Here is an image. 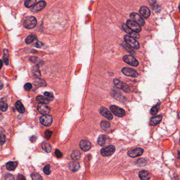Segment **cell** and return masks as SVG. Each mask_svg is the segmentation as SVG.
I'll list each match as a JSON object with an SVG mask.
<instances>
[{
  "label": "cell",
  "mask_w": 180,
  "mask_h": 180,
  "mask_svg": "<svg viewBox=\"0 0 180 180\" xmlns=\"http://www.w3.org/2000/svg\"><path fill=\"white\" fill-rule=\"evenodd\" d=\"M34 83L39 87H45L46 83L45 81L40 78H37L34 81Z\"/></svg>",
  "instance_id": "cell-28"
},
{
  "label": "cell",
  "mask_w": 180,
  "mask_h": 180,
  "mask_svg": "<svg viewBox=\"0 0 180 180\" xmlns=\"http://www.w3.org/2000/svg\"><path fill=\"white\" fill-rule=\"evenodd\" d=\"M100 125H101V127L102 128V129L107 130V129H108L110 127L111 124L109 122H107L105 121H103L101 122Z\"/></svg>",
  "instance_id": "cell-32"
},
{
  "label": "cell",
  "mask_w": 180,
  "mask_h": 180,
  "mask_svg": "<svg viewBox=\"0 0 180 180\" xmlns=\"http://www.w3.org/2000/svg\"><path fill=\"white\" fill-rule=\"evenodd\" d=\"M123 60L126 63L134 66H137L139 65V62L138 61L134 58V56H133L132 55H125L123 58Z\"/></svg>",
  "instance_id": "cell-3"
},
{
  "label": "cell",
  "mask_w": 180,
  "mask_h": 180,
  "mask_svg": "<svg viewBox=\"0 0 180 180\" xmlns=\"http://www.w3.org/2000/svg\"><path fill=\"white\" fill-rule=\"evenodd\" d=\"M40 121L42 125L45 126H49L51 125L52 123L53 118L50 115H43L40 117Z\"/></svg>",
  "instance_id": "cell-6"
},
{
  "label": "cell",
  "mask_w": 180,
  "mask_h": 180,
  "mask_svg": "<svg viewBox=\"0 0 180 180\" xmlns=\"http://www.w3.org/2000/svg\"><path fill=\"white\" fill-rule=\"evenodd\" d=\"M3 60H4V62L5 63V64L6 65H8V59L7 58L6 56H4V57H3Z\"/></svg>",
  "instance_id": "cell-46"
},
{
  "label": "cell",
  "mask_w": 180,
  "mask_h": 180,
  "mask_svg": "<svg viewBox=\"0 0 180 180\" xmlns=\"http://www.w3.org/2000/svg\"><path fill=\"white\" fill-rule=\"evenodd\" d=\"M99 112L102 116L108 120H111L113 118L112 113L105 107H101L99 109Z\"/></svg>",
  "instance_id": "cell-14"
},
{
  "label": "cell",
  "mask_w": 180,
  "mask_h": 180,
  "mask_svg": "<svg viewBox=\"0 0 180 180\" xmlns=\"http://www.w3.org/2000/svg\"><path fill=\"white\" fill-rule=\"evenodd\" d=\"M3 66V62L1 60H0V69H1Z\"/></svg>",
  "instance_id": "cell-49"
},
{
  "label": "cell",
  "mask_w": 180,
  "mask_h": 180,
  "mask_svg": "<svg viewBox=\"0 0 180 180\" xmlns=\"http://www.w3.org/2000/svg\"><path fill=\"white\" fill-rule=\"evenodd\" d=\"M17 165V162H8L6 164L7 170L8 171H13L15 169Z\"/></svg>",
  "instance_id": "cell-23"
},
{
  "label": "cell",
  "mask_w": 180,
  "mask_h": 180,
  "mask_svg": "<svg viewBox=\"0 0 180 180\" xmlns=\"http://www.w3.org/2000/svg\"><path fill=\"white\" fill-rule=\"evenodd\" d=\"M80 147L83 151H88L91 147V144L90 142L86 140H82L80 143Z\"/></svg>",
  "instance_id": "cell-16"
},
{
  "label": "cell",
  "mask_w": 180,
  "mask_h": 180,
  "mask_svg": "<svg viewBox=\"0 0 180 180\" xmlns=\"http://www.w3.org/2000/svg\"><path fill=\"white\" fill-rule=\"evenodd\" d=\"M36 0H25L24 2V5L26 7L30 8L35 5Z\"/></svg>",
  "instance_id": "cell-29"
},
{
  "label": "cell",
  "mask_w": 180,
  "mask_h": 180,
  "mask_svg": "<svg viewBox=\"0 0 180 180\" xmlns=\"http://www.w3.org/2000/svg\"><path fill=\"white\" fill-rule=\"evenodd\" d=\"M8 108V105L7 104L3 101L0 102V110L2 111H6Z\"/></svg>",
  "instance_id": "cell-35"
},
{
  "label": "cell",
  "mask_w": 180,
  "mask_h": 180,
  "mask_svg": "<svg viewBox=\"0 0 180 180\" xmlns=\"http://www.w3.org/2000/svg\"><path fill=\"white\" fill-rule=\"evenodd\" d=\"M37 23L36 19L34 16H28L25 18L24 21V26L27 29H31L34 28Z\"/></svg>",
  "instance_id": "cell-2"
},
{
  "label": "cell",
  "mask_w": 180,
  "mask_h": 180,
  "mask_svg": "<svg viewBox=\"0 0 180 180\" xmlns=\"http://www.w3.org/2000/svg\"><path fill=\"white\" fill-rule=\"evenodd\" d=\"M115 151V147L113 145H109L102 148L101 150V154L103 156H108L112 155Z\"/></svg>",
  "instance_id": "cell-5"
},
{
  "label": "cell",
  "mask_w": 180,
  "mask_h": 180,
  "mask_svg": "<svg viewBox=\"0 0 180 180\" xmlns=\"http://www.w3.org/2000/svg\"><path fill=\"white\" fill-rule=\"evenodd\" d=\"M124 40L125 42L129 45H130L132 48L135 50H138L140 48V44L134 38L128 35H125L124 36Z\"/></svg>",
  "instance_id": "cell-1"
},
{
  "label": "cell",
  "mask_w": 180,
  "mask_h": 180,
  "mask_svg": "<svg viewBox=\"0 0 180 180\" xmlns=\"http://www.w3.org/2000/svg\"><path fill=\"white\" fill-rule=\"evenodd\" d=\"M17 180H25V177L22 174H19L17 177Z\"/></svg>",
  "instance_id": "cell-45"
},
{
  "label": "cell",
  "mask_w": 180,
  "mask_h": 180,
  "mask_svg": "<svg viewBox=\"0 0 180 180\" xmlns=\"http://www.w3.org/2000/svg\"><path fill=\"white\" fill-rule=\"evenodd\" d=\"M46 3L44 1H40L36 4L35 5L33 6L32 8L31 9V11L33 12H37L41 11L46 6Z\"/></svg>",
  "instance_id": "cell-15"
},
{
  "label": "cell",
  "mask_w": 180,
  "mask_h": 180,
  "mask_svg": "<svg viewBox=\"0 0 180 180\" xmlns=\"http://www.w3.org/2000/svg\"><path fill=\"white\" fill-rule=\"evenodd\" d=\"M55 154L56 155V156L57 157H58V158H60L62 157V153L61 152L58 150V149H56L55 150Z\"/></svg>",
  "instance_id": "cell-42"
},
{
  "label": "cell",
  "mask_w": 180,
  "mask_h": 180,
  "mask_svg": "<svg viewBox=\"0 0 180 180\" xmlns=\"http://www.w3.org/2000/svg\"><path fill=\"white\" fill-rule=\"evenodd\" d=\"M52 134V132L49 130H47L45 131V133H44V136H45V138L47 140H49Z\"/></svg>",
  "instance_id": "cell-38"
},
{
  "label": "cell",
  "mask_w": 180,
  "mask_h": 180,
  "mask_svg": "<svg viewBox=\"0 0 180 180\" xmlns=\"http://www.w3.org/2000/svg\"><path fill=\"white\" fill-rule=\"evenodd\" d=\"M160 103H158L156 104V105L154 106L151 109L150 112H151V114L152 115H155L156 114L158 113V110L160 109Z\"/></svg>",
  "instance_id": "cell-30"
},
{
  "label": "cell",
  "mask_w": 180,
  "mask_h": 180,
  "mask_svg": "<svg viewBox=\"0 0 180 180\" xmlns=\"http://www.w3.org/2000/svg\"><path fill=\"white\" fill-rule=\"evenodd\" d=\"M5 142V136L4 134H0V143L2 145Z\"/></svg>",
  "instance_id": "cell-41"
},
{
  "label": "cell",
  "mask_w": 180,
  "mask_h": 180,
  "mask_svg": "<svg viewBox=\"0 0 180 180\" xmlns=\"http://www.w3.org/2000/svg\"><path fill=\"white\" fill-rule=\"evenodd\" d=\"M130 18L131 20L137 23L140 26H143L145 24L144 19L140 15L136 13H132L130 14Z\"/></svg>",
  "instance_id": "cell-11"
},
{
  "label": "cell",
  "mask_w": 180,
  "mask_h": 180,
  "mask_svg": "<svg viewBox=\"0 0 180 180\" xmlns=\"http://www.w3.org/2000/svg\"><path fill=\"white\" fill-rule=\"evenodd\" d=\"M15 107L19 113H23L25 112V108L23 105L21 101H16V102L15 104Z\"/></svg>",
  "instance_id": "cell-21"
},
{
  "label": "cell",
  "mask_w": 180,
  "mask_h": 180,
  "mask_svg": "<svg viewBox=\"0 0 180 180\" xmlns=\"http://www.w3.org/2000/svg\"><path fill=\"white\" fill-rule=\"evenodd\" d=\"M3 88V84L1 81H0V90H2Z\"/></svg>",
  "instance_id": "cell-48"
},
{
  "label": "cell",
  "mask_w": 180,
  "mask_h": 180,
  "mask_svg": "<svg viewBox=\"0 0 180 180\" xmlns=\"http://www.w3.org/2000/svg\"><path fill=\"white\" fill-rule=\"evenodd\" d=\"M110 109L114 114H115L118 117L122 118L125 115V111L117 106L112 105L110 107Z\"/></svg>",
  "instance_id": "cell-4"
},
{
  "label": "cell",
  "mask_w": 180,
  "mask_h": 180,
  "mask_svg": "<svg viewBox=\"0 0 180 180\" xmlns=\"http://www.w3.org/2000/svg\"><path fill=\"white\" fill-rule=\"evenodd\" d=\"M43 44L42 42H39V41H37L35 44V46L37 47V48H40V47H41L43 46Z\"/></svg>",
  "instance_id": "cell-44"
},
{
  "label": "cell",
  "mask_w": 180,
  "mask_h": 180,
  "mask_svg": "<svg viewBox=\"0 0 180 180\" xmlns=\"http://www.w3.org/2000/svg\"><path fill=\"white\" fill-rule=\"evenodd\" d=\"M80 167V164L77 161H72L69 164V169L73 172H76L79 170Z\"/></svg>",
  "instance_id": "cell-20"
},
{
  "label": "cell",
  "mask_w": 180,
  "mask_h": 180,
  "mask_svg": "<svg viewBox=\"0 0 180 180\" xmlns=\"http://www.w3.org/2000/svg\"><path fill=\"white\" fill-rule=\"evenodd\" d=\"M36 100L39 103L42 104H48L50 102V101L49 100L46 98L41 96H37L36 97Z\"/></svg>",
  "instance_id": "cell-24"
},
{
  "label": "cell",
  "mask_w": 180,
  "mask_h": 180,
  "mask_svg": "<svg viewBox=\"0 0 180 180\" xmlns=\"http://www.w3.org/2000/svg\"><path fill=\"white\" fill-rule=\"evenodd\" d=\"M122 73L125 75V76L132 78H137L138 76V74L137 72L132 69L125 67L122 69Z\"/></svg>",
  "instance_id": "cell-9"
},
{
  "label": "cell",
  "mask_w": 180,
  "mask_h": 180,
  "mask_svg": "<svg viewBox=\"0 0 180 180\" xmlns=\"http://www.w3.org/2000/svg\"><path fill=\"white\" fill-rule=\"evenodd\" d=\"M144 150L141 147H136L133 149L129 151H128V154L131 157H136L137 156H140L143 154Z\"/></svg>",
  "instance_id": "cell-7"
},
{
  "label": "cell",
  "mask_w": 180,
  "mask_h": 180,
  "mask_svg": "<svg viewBox=\"0 0 180 180\" xmlns=\"http://www.w3.org/2000/svg\"><path fill=\"white\" fill-rule=\"evenodd\" d=\"M36 39V36L34 35H30L29 36H28L25 40V42L26 44H30L31 43H32V42H33Z\"/></svg>",
  "instance_id": "cell-27"
},
{
  "label": "cell",
  "mask_w": 180,
  "mask_h": 180,
  "mask_svg": "<svg viewBox=\"0 0 180 180\" xmlns=\"http://www.w3.org/2000/svg\"><path fill=\"white\" fill-rule=\"evenodd\" d=\"M4 180H15V178L12 174H6L4 176Z\"/></svg>",
  "instance_id": "cell-39"
},
{
  "label": "cell",
  "mask_w": 180,
  "mask_h": 180,
  "mask_svg": "<svg viewBox=\"0 0 180 180\" xmlns=\"http://www.w3.org/2000/svg\"><path fill=\"white\" fill-rule=\"evenodd\" d=\"M24 88L25 90L28 91V90H30L32 89V85L30 83H27L24 85Z\"/></svg>",
  "instance_id": "cell-40"
},
{
  "label": "cell",
  "mask_w": 180,
  "mask_h": 180,
  "mask_svg": "<svg viewBox=\"0 0 180 180\" xmlns=\"http://www.w3.org/2000/svg\"><path fill=\"white\" fill-rule=\"evenodd\" d=\"M44 96H45V98H46L50 101H52L54 99V96L52 93L48 92H45L44 93Z\"/></svg>",
  "instance_id": "cell-36"
},
{
  "label": "cell",
  "mask_w": 180,
  "mask_h": 180,
  "mask_svg": "<svg viewBox=\"0 0 180 180\" xmlns=\"http://www.w3.org/2000/svg\"><path fill=\"white\" fill-rule=\"evenodd\" d=\"M113 81L114 84L115 86L119 88V89L122 90L123 91H124L125 92H129L130 91V87L126 83L122 82L117 79H114Z\"/></svg>",
  "instance_id": "cell-10"
},
{
  "label": "cell",
  "mask_w": 180,
  "mask_h": 180,
  "mask_svg": "<svg viewBox=\"0 0 180 180\" xmlns=\"http://www.w3.org/2000/svg\"><path fill=\"white\" fill-rule=\"evenodd\" d=\"M139 176L141 180H149L151 177L150 173L145 170L141 171L139 173Z\"/></svg>",
  "instance_id": "cell-18"
},
{
  "label": "cell",
  "mask_w": 180,
  "mask_h": 180,
  "mask_svg": "<svg viewBox=\"0 0 180 180\" xmlns=\"http://www.w3.org/2000/svg\"><path fill=\"white\" fill-rule=\"evenodd\" d=\"M122 45L123 46V47H124V48L126 50H127L128 51H129L130 53L134 52L133 50L131 48V47L130 45H129L126 43H123L122 44Z\"/></svg>",
  "instance_id": "cell-37"
},
{
  "label": "cell",
  "mask_w": 180,
  "mask_h": 180,
  "mask_svg": "<svg viewBox=\"0 0 180 180\" xmlns=\"http://www.w3.org/2000/svg\"><path fill=\"white\" fill-rule=\"evenodd\" d=\"M42 147L43 150L47 153H49L51 151L52 148L51 145L46 142H43L42 143Z\"/></svg>",
  "instance_id": "cell-25"
},
{
  "label": "cell",
  "mask_w": 180,
  "mask_h": 180,
  "mask_svg": "<svg viewBox=\"0 0 180 180\" xmlns=\"http://www.w3.org/2000/svg\"><path fill=\"white\" fill-rule=\"evenodd\" d=\"M108 137L105 135H101L98 139V143L101 146L105 145Z\"/></svg>",
  "instance_id": "cell-22"
},
{
  "label": "cell",
  "mask_w": 180,
  "mask_h": 180,
  "mask_svg": "<svg viewBox=\"0 0 180 180\" xmlns=\"http://www.w3.org/2000/svg\"><path fill=\"white\" fill-rule=\"evenodd\" d=\"M81 157V153L79 151H75L73 152V153L71 154V158L74 160H78Z\"/></svg>",
  "instance_id": "cell-31"
},
{
  "label": "cell",
  "mask_w": 180,
  "mask_h": 180,
  "mask_svg": "<svg viewBox=\"0 0 180 180\" xmlns=\"http://www.w3.org/2000/svg\"><path fill=\"white\" fill-rule=\"evenodd\" d=\"M122 28L126 33H127L129 35H130V36L133 37V38H135V39H139L140 38V36L139 34L138 33H136L133 31H132V30H131L130 28L126 25V24H122Z\"/></svg>",
  "instance_id": "cell-12"
},
{
  "label": "cell",
  "mask_w": 180,
  "mask_h": 180,
  "mask_svg": "<svg viewBox=\"0 0 180 180\" xmlns=\"http://www.w3.org/2000/svg\"><path fill=\"white\" fill-rule=\"evenodd\" d=\"M3 118V117L2 115V114L0 113V120H2Z\"/></svg>",
  "instance_id": "cell-50"
},
{
  "label": "cell",
  "mask_w": 180,
  "mask_h": 180,
  "mask_svg": "<svg viewBox=\"0 0 180 180\" xmlns=\"http://www.w3.org/2000/svg\"><path fill=\"white\" fill-rule=\"evenodd\" d=\"M37 110L41 114L43 115L47 114L50 112V108L49 107L46 105L45 104L40 103L37 105Z\"/></svg>",
  "instance_id": "cell-13"
},
{
  "label": "cell",
  "mask_w": 180,
  "mask_h": 180,
  "mask_svg": "<svg viewBox=\"0 0 180 180\" xmlns=\"http://www.w3.org/2000/svg\"><path fill=\"white\" fill-rule=\"evenodd\" d=\"M179 12H180V5L179 6Z\"/></svg>",
  "instance_id": "cell-51"
},
{
  "label": "cell",
  "mask_w": 180,
  "mask_h": 180,
  "mask_svg": "<svg viewBox=\"0 0 180 180\" xmlns=\"http://www.w3.org/2000/svg\"><path fill=\"white\" fill-rule=\"evenodd\" d=\"M32 180H42V177L37 173H33L31 175Z\"/></svg>",
  "instance_id": "cell-33"
},
{
  "label": "cell",
  "mask_w": 180,
  "mask_h": 180,
  "mask_svg": "<svg viewBox=\"0 0 180 180\" xmlns=\"http://www.w3.org/2000/svg\"><path fill=\"white\" fill-rule=\"evenodd\" d=\"M162 116L161 115L153 117L150 120V124L151 125H156L160 123L161 120H162Z\"/></svg>",
  "instance_id": "cell-19"
},
{
  "label": "cell",
  "mask_w": 180,
  "mask_h": 180,
  "mask_svg": "<svg viewBox=\"0 0 180 180\" xmlns=\"http://www.w3.org/2000/svg\"><path fill=\"white\" fill-rule=\"evenodd\" d=\"M126 25L130 28L131 30L136 33H139L141 31V27L140 25L137 23L132 20H129L127 21Z\"/></svg>",
  "instance_id": "cell-8"
},
{
  "label": "cell",
  "mask_w": 180,
  "mask_h": 180,
  "mask_svg": "<svg viewBox=\"0 0 180 180\" xmlns=\"http://www.w3.org/2000/svg\"><path fill=\"white\" fill-rule=\"evenodd\" d=\"M32 71L33 74L37 78H39L41 77V72L39 69V66H33L32 69Z\"/></svg>",
  "instance_id": "cell-26"
},
{
  "label": "cell",
  "mask_w": 180,
  "mask_h": 180,
  "mask_svg": "<svg viewBox=\"0 0 180 180\" xmlns=\"http://www.w3.org/2000/svg\"><path fill=\"white\" fill-rule=\"evenodd\" d=\"M43 172L46 175H50L51 172L50 165L49 164L46 165L43 168Z\"/></svg>",
  "instance_id": "cell-34"
},
{
  "label": "cell",
  "mask_w": 180,
  "mask_h": 180,
  "mask_svg": "<svg viewBox=\"0 0 180 180\" xmlns=\"http://www.w3.org/2000/svg\"><path fill=\"white\" fill-rule=\"evenodd\" d=\"M148 2L151 6L153 7L156 3V0H148Z\"/></svg>",
  "instance_id": "cell-43"
},
{
  "label": "cell",
  "mask_w": 180,
  "mask_h": 180,
  "mask_svg": "<svg viewBox=\"0 0 180 180\" xmlns=\"http://www.w3.org/2000/svg\"><path fill=\"white\" fill-rule=\"evenodd\" d=\"M139 12L144 18H148L150 16L151 12L149 8L146 6H142L139 9Z\"/></svg>",
  "instance_id": "cell-17"
},
{
  "label": "cell",
  "mask_w": 180,
  "mask_h": 180,
  "mask_svg": "<svg viewBox=\"0 0 180 180\" xmlns=\"http://www.w3.org/2000/svg\"><path fill=\"white\" fill-rule=\"evenodd\" d=\"M36 137L35 136H32L30 138V141H31V142H33H33H35V141H36Z\"/></svg>",
  "instance_id": "cell-47"
}]
</instances>
